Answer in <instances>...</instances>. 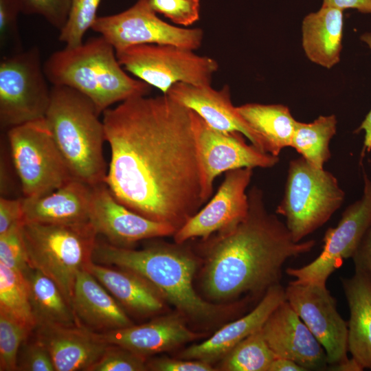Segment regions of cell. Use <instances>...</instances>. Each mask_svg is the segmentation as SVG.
I'll list each match as a JSON object with an SVG mask.
<instances>
[{"mask_svg": "<svg viewBox=\"0 0 371 371\" xmlns=\"http://www.w3.org/2000/svg\"><path fill=\"white\" fill-rule=\"evenodd\" d=\"M92 187L89 222L113 245L132 248L145 239L173 236L172 225L146 218L120 203L105 183Z\"/></svg>", "mask_w": 371, "mask_h": 371, "instance_id": "cell-16", "label": "cell"}, {"mask_svg": "<svg viewBox=\"0 0 371 371\" xmlns=\"http://www.w3.org/2000/svg\"><path fill=\"white\" fill-rule=\"evenodd\" d=\"M335 115H320L313 122L297 121L291 146L312 166L324 168L330 158L329 144L337 131Z\"/></svg>", "mask_w": 371, "mask_h": 371, "instance_id": "cell-29", "label": "cell"}, {"mask_svg": "<svg viewBox=\"0 0 371 371\" xmlns=\"http://www.w3.org/2000/svg\"><path fill=\"white\" fill-rule=\"evenodd\" d=\"M284 289L286 300L324 348L328 364L337 370L357 371L348 357V322L326 285L291 281Z\"/></svg>", "mask_w": 371, "mask_h": 371, "instance_id": "cell-12", "label": "cell"}, {"mask_svg": "<svg viewBox=\"0 0 371 371\" xmlns=\"http://www.w3.org/2000/svg\"><path fill=\"white\" fill-rule=\"evenodd\" d=\"M148 370L152 371H213L210 363L196 360L174 359L168 357H156L146 361Z\"/></svg>", "mask_w": 371, "mask_h": 371, "instance_id": "cell-40", "label": "cell"}, {"mask_svg": "<svg viewBox=\"0 0 371 371\" xmlns=\"http://www.w3.org/2000/svg\"><path fill=\"white\" fill-rule=\"evenodd\" d=\"M344 198V191L330 172L315 168L301 157L289 163L284 196L276 212L286 218L293 240L300 242L324 225Z\"/></svg>", "mask_w": 371, "mask_h": 371, "instance_id": "cell-7", "label": "cell"}, {"mask_svg": "<svg viewBox=\"0 0 371 371\" xmlns=\"http://www.w3.org/2000/svg\"><path fill=\"white\" fill-rule=\"evenodd\" d=\"M101 0H71L67 20L60 30L59 41L74 47L83 43V36L97 19Z\"/></svg>", "mask_w": 371, "mask_h": 371, "instance_id": "cell-32", "label": "cell"}, {"mask_svg": "<svg viewBox=\"0 0 371 371\" xmlns=\"http://www.w3.org/2000/svg\"><path fill=\"white\" fill-rule=\"evenodd\" d=\"M249 126L262 139L268 153L278 157L291 146L297 121L282 104L247 103L236 106Z\"/></svg>", "mask_w": 371, "mask_h": 371, "instance_id": "cell-28", "label": "cell"}, {"mask_svg": "<svg viewBox=\"0 0 371 371\" xmlns=\"http://www.w3.org/2000/svg\"><path fill=\"white\" fill-rule=\"evenodd\" d=\"M253 169L241 168L226 172L223 181L211 200L172 236L175 243L182 244L194 238L206 239L244 219L249 210L246 190L253 176Z\"/></svg>", "mask_w": 371, "mask_h": 371, "instance_id": "cell-15", "label": "cell"}, {"mask_svg": "<svg viewBox=\"0 0 371 371\" xmlns=\"http://www.w3.org/2000/svg\"><path fill=\"white\" fill-rule=\"evenodd\" d=\"M32 330L0 311V370H17V357L22 344Z\"/></svg>", "mask_w": 371, "mask_h": 371, "instance_id": "cell-33", "label": "cell"}, {"mask_svg": "<svg viewBox=\"0 0 371 371\" xmlns=\"http://www.w3.org/2000/svg\"><path fill=\"white\" fill-rule=\"evenodd\" d=\"M189 1H191L192 2H195V3H200V0H189Z\"/></svg>", "mask_w": 371, "mask_h": 371, "instance_id": "cell-46", "label": "cell"}, {"mask_svg": "<svg viewBox=\"0 0 371 371\" xmlns=\"http://www.w3.org/2000/svg\"><path fill=\"white\" fill-rule=\"evenodd\" d=\"M355 273L371 284V225L363 236L352 257Z\"/></svg>", "mask_w": 371, "mask_h": 371, "instance_id": "cell-41", "label": "cell"}, {"mask_svg": "<svg viewBox=\"0 0 371 371\" xmlns=\"http://www.w3.org/2000/svg\"><path fill=\"white\" fill-rule=\"evenodd\" d=\"M98 333L107 344L122 346L145 359L172 350L204 335L189 328L186 319L179 313L143 324Z\"/></svg>", "mask_w": 371, "mask_h": 371, "instance_id": "cell-19", "label": "cell"}, {"mask_svg": "<svg viewBox=\"0 0 371 371\" xmlns=\"http://www.w3.org/2000/svg\"><path fill=\"white\" fill-rule=\"evenodd\" d=\"M23 221L22 198H0V234Z\"/></svg>", "mask_w": 371, "mask_h": 371, "instance_id": "cell-42", "label": "cell"}, {"mask_svg": "<svg viewBox=\"0 0 371 371\" xmlns=\"http://www.w3.org/2000/svg\"><path fill=\"white\" fill-rule=\"evenodd\" d=\"M21 223L0 234V263L24 274L30 266L21 234Z\"/></svg>", "mask_w": 371, "mask_h": 371, "instance_id": "cell-35", "label": "cell"}, {"mask_svg": "<svg viewBox=\"0 0 371 371\" xmlns=\"http://www.w3.org/2000/svg\"><path fill=\"white\" fill-rule=\"evenodd\" d=\"M92 261L142 276L186 321L212 324L232 308L206 301L197 294L193 280L199 261L184 243H159L134 249L97 241Z\"/></svg>", "mask_w": 371, "mask_h": 371, "instance_id": "cell-3", "label": "cell"}, {"mask_svg": "<svg viewBox=\"0 0 371 371\" xmlns=\"http://www.w3.org/2000/svg\"><path fill=\"white\" fill-rule=\"evenodd\" d=\"M166 94L195 112L212 128L223 132H240L251 144L262 152L267 153L262 139L232 104L228 85L215 89L211 85L199 86L179 82L174 85Z\"/></svg>", "mask_w": 371, "mask_h": 371, "instance_id": "cell-18", "label": "cell"}, {"mask_svg": "<svg viewBox=\"0 0 371 371\" xmlns=\"http://www.w3.org/2000/svg\"><path fill=\"white\" fill-rule=\"evenodd\" d=\"M35 336L50 354L56 371H88L109 346L82 325L36 327Z\"/></svg>", "mask_w": 371, "mask_h": 371, "instance_id": "cell-20", "label": "cell"}, {"mask_svg": "<svg viewBox=\"0 0 371 371\" xmlns=\"http://www.w3.org/2000/svg\"><path fill=\"white\" fill-rule=\"evenodd\" d=\"M269 371H306V370L291 359L276 357Z\"/></svg>", "mask_w": 371, "mask_h": 371, "instance_id": "cell-45", "label": "cell"}, {"mask_svg": "<svg viewBox=\"0 0 371 371\" xmlns=\"http://www.w3.org/2000/svg\"><path fill=\"white\" fill-rule=\"evenodd\" d=\"M92 187L72 179L53 192L35 198L22 197L23 221L60 225L89 222Z\"/></svg>", "mask_w": 371, "mask_h": 371, "instance_id": "cell-22", "label": "cell"}, {"mask_svg": "<svg viewBox=\"0 0 371 371\" xmlns=\"http://www.w3.org/2000/svg\"><path fill=\"white\" fill-rule=\"evenodd\" d=\"M88 270L128 311L147 317L164 311L166 300L148 280L122 268L90 262Z\"/></svg>", "mask_w": 371, "mask_h": 371, "instance_id": "cell-24", "label": "cell"}, {"mask_svg": "<svg viewBox=\"0 0 371 371\" xmlns=\"http://www.w3.org/2000/svg\"><path fill=\"white\" fill-rule=\"evenodd\" d=\"M115 52L126 71L163 94L179 82L211 85L212 76L219 68L211 57L172 45H137Z\"/></svg>", "mask_w": 371, "mask_h": 371, "instance_id": "cell-9", "label": "cell"}, {"mask_svg": "<svg viewBox=\"0 0 371 371\" xmlns=\"http://www.w3.org/2000/svg\"><path fill=\"white\" fill-rule=\"evenodd\" d=\"M94 103L66 86H52L45 116L72 177L91 186L104 183V126Z\"/></svg>", "mask_w": 371, "mask_h": 371, "instance_id": "cell-5", "label": "cell"}, {"mask_svg": "<svg viewBox=\"0 0 371 371\" xmlns=\"http://www.w3.org/2000/svg\"><path fill=\"white\" fill-rule=\"evenodd\" d=\"M363 191L360 199L344 210L335 227L325 232L320 254L300 268H287L286 273L298 284L326 285L328 278L344 260L352 257L371 225V179L363 172Z\"/></svg>", "mask_w": 371, "mask_h": 371, "instance_id": "cell-13", "label": "cell"}, {"mask_svg": "<svg viewBox=\"0 0 371 371\" xmlns=\"http://www.w3.org/2000/svg\"><path fill=\"white\" fill-rule=\"evenodd\" d=\"M36 327L80 325L56 283L39 270L30 267L24 273Z\"/></svg>", "mask_w": 371, "mask_h": 371, "instance_id": "cell-27", "label": "cell"}, {"mask_svg": "<svg viewBox=\"0 0 371 371\" xmlns=\"http://www.w3.org/2000/svg\"><path fill=\"white\" fill-rule=\"evenodd\" d=\"M111 160L104 183L122 205L179 229L209 195L196 113L167 94L138 95L102 113Z\"/></svg>", "mask_w": 371, "mask_h": 371, "instance_id": "cell-1", "label": "cell"}, {"mask_svg": "<svg viewBox=\"0 0 371 371\" xmlns=\"http://www.w3.org/2000/svg\"><path fill=\"white\" fill-rule=\"evenodd\" d=\"M71 306L79 324L104 333L133 324L122 306L86 269L76 279Z\"/></svg>", "mask_w": 371, "mask_h": 371, "instance_id": "cell-23", "label": "cell"}, {"mask_svg": "<svg viewBox=\"0 0 371 371\" xmlns=\"http://www.w3.org/2000/svg\"><path fill=\"white\" fill-rule=\"evenodd\" d=\"M0 311L34 330L36 324L24 274L0 263Z\"/></svg>", "mask_w": 371, "mask_h": 371, "instance_id": "cell-31", "label": "cell"}, {"mask_svg": "<svg viewBox=\"0 0 371 371\" xmlns=\"http://www.w3.org/2000/svg\"><path fill=\"white\" fill-rule=\"evenodd\" d=\"M91 30L115 51L142 44L172 45L195 51L203 40L201 28L181 27L159 18L149 0H137L122 12L98 16Z\"/></svg>", "mask_w": 371, "mask_h": 371, "instance_id": "cell-11", "label": "cell"}, {"mask_svg": "<svg viewBox=\"0 0 371 371\" xmlns=\"http://www.w3.org/2000/svg\"><path fill=\"white\" fill-rule=\"evenodd\" d=\"M22 12L20 0H0L1 48L13 44L16 52L21 51L17 18Z\"/></svg>", "mask_w": 371, "mask_h": 371, "instance_id": "cell-39", "label": "cell"}, {"mask_svg": "<svg viewBox=\"0 0 371 371\" xmlns=\"http://www.w3.org/2000/svg\"><path fill=\"white\" fill-rule=\"evenodd\" d=\"M341 284L350 311L348 352L361 370L371 369V284L357 273Z\"/></svg>", "mask_w": 371, "mask_h": 371, "instance_id": "cell-26", "label": "cell"}, {"mask_svg": "<svg viewBox=\"0 0 371 371\" xmlns=\"http://www.w3.org/2000/svg\"><path fill=\"white\" fill-rule=\"evenodd\" d=\"M37 47L4 56L0 62V125L12 127L44 118L51 88Z\"/></svg>", "mask_w": 371, "mask_h": 371, "instance_id": "cell-10", "label": "cell"}, {"mask_svg": "<svg viewBox=\"0 0 371 371\" xmlns=\"http://www.w3.org/2000/svg\"><path fill=\"white\" fill-rule=\"evenodd\" d=\"M261 329L276 357L291 359L306 370L327 367L324 348L286 300L276 308Z\"/></svg>", "mask_w": 371, "mask_h": 371, "instance_id": "cell-17", "label": "cell"}, {"mask_svg": "<svg viewBox=\"0 0 371 371\" xmlns=\"http://www.w3.org/2000/svg\"><path fill=\"white\" fill-rule=\"evenodd\" d=\"M146 360L120 346L109 344L88 371H144Z\"/></svg>", "mask_w": 371, "mask_h": 371, "instance_id": "cell-34", "label": "cell"}, {"mask_svg": "<svg viewBox=\"0 0 371 371\" xmlns=\"http://www.w3.org/2000/svg\"><path fill=\"white\" fill-rule=\"evenodd\" d=\"M276 357L260 328L236 344L221 360L218 370L269 371Z\"/></svg>", "mask_w": 371, "mask_h": 371, "instance_id": "cell-30", "label": "cell"}, {"mask_svg": "<svg viewBox=\"0 0 371 371\" xmlns=\"http://www.w3.org/2000/svg\"><path fill=\"white\" fill-rule=\"evenodd\" d=\"M152 8L177 25L189 26L199 19L200 3L189 0H149Z\"/></svg>", "mask_w": 371, "mask_h": 371, "instance_id": "cell-37", "label": "cell"}, {"mask_svg": "<svg viewBox=\"0 0 371 371\" xmlns=\"http://www.w3.org/2000/svg\"><path fill=\"white\" fill-rule=\"evenodd\" d=\"M71 0H20L22 12L43 17L51 25L60 30L65 25Z\"/></svg>", "mask_w": 371, "mask_h": 371, "instance_id": "cell-36", "label": "cell"}, {"mask_svg": "<svg viewBox=\"0 0 371 371\" xmlns=\"http://www.w3.org/2000/svg\"><path fill=\"white\" fill-rule=\"evenodd\" d=\"M249 210L236 225L202 240L201 286L216 302L243 295H262L280 284L282 268L291 258L308 253L315 240L295 242L285 223L266 208L263 192H248Z\"/></svg>", "mask_w": 371, "mask_h": 371, "instance_id": "cell-2", "label": "cell"}, {"mask_svg": "<svg viewBox=\"0 0 371 371\" xmlns=\"http://www.w3.org/2000/svg\"><path fill=\"white\" fill-rule=\"evenodd\" d=\"M52 86L71 87L88 97L101 114L116 102L147 95L151 87L131 77L113 47L102 36L52 53L43 64Z\"/></svg>", "mask_w": 371, "mask_h": 371, "instance_id": "cell-4", "label": "cell"}, {"mask_svg": "<svg viewBox=\"0 0 371 371\" xmlns=\"http://www.w3.org/2000/svg\"><path fill=\"white\" fill-rule=\"evenodd\" d=\"M21 234L30 266L54 280L71 305L76 276L92 261L97 242L91 224L22 221Z\"/></svg>", "mask_w": 371, "mask_h": 371, "instance_id": "cell-6", "label": "cell"}, {"mask_svg": "<svg viewBox=\"0 0 371 371\" xmlns=\"http://www.w3.org/2000/svg\"><path fill=\"white\" fill-rule=\"evenodd\" d=\"M286 300L280 284L270 287L249 313L223 326L207 340L185 348L179 357L212 363L221 361L236 344L261 328L276 308Z\"/></svg>", "mask_w": 371, "mask_h": 371, "instance_id": "cell-21", "label": "cell"}, {"mask_svg": "<svg viewBox=\"0 0 371 371\" xmlns=\"http://www.w3.org/2000/svg\"><path fill=\"white\" fill-rule=\"evenodd\" d=\"M23 197L49 194L74 179L44 118L7 131Z\"/></svg>", "mask_w": 371, "mask_h": 371, "instance_id": "cell-8", "label": "cell"}, {"mask_svg": "<svg viewBox=\"0 0 371 371\" xmlns=\"http://www.w3.org/2000/svg\"><path fill=\"white\" fill-rule=\"evenodd\" d=\"M22 344L17 357V370L56 371L49 352L35 336Z\"/></svg>", "mask_w": 371, "mask_h": 371, "instance_id": "cell-38", "label": "cell"}, {"mask_svg": "<svg viewBox=\"0 0 371 371\" xmlns=\"http://www.w3.org/2000/svg\"><path fill=\"white\" fill-rule=\"evenodd\" d=\"M343 36V10L322 6L306 15L302 23V43L307 58L330 69L340 60Z\"/></svg>", "mask_w": 371, "mask_h": 371, "instance_id": "cell-25", "label": "cell"}, {"mask_svg": "<svg viewBox=\"0 0 371 371\" xmlns=\"http://www.w3.org/2000/svg\"><path fill=\"white\" fill-rule=\"evenodd\" d=\"M195 132L199 157L210 197L214 181L221 173L241 168H271L279 161V157L247 144L241 133L216 130L197 114Z\"/></svg>", "mask_w": 371, "mask_h": 371, "instance_id": "cell-14", "label": "cell"}, {"mask_svg": "<svg viewBox=\"0 0 371 371\" xmlns=\"http://www.w3.org/2000/svg\"><path fill=\"white\" fill-rule=\"evenodd\" d=\"M361 39L366 43L371 49V32H367L361 36ZM364 131V143L363 150L368 152L371 151V110L366 115L364 120L362 122L359 127L356 130V132Z\"/></svg>", "mask_w": 371, "mask_h": 371, "instance_id": "cell-44", "label": "cell"}, {"mask_svg": "<svg viewBox=\"0 0 371 371\" xmlns=\"http://www.w3.org/2000/svg\"><path fill=\"white\" fill-rule=\"evenodd\" d=\"M322 6L333 7L341 10L356 9L362 13L371 14V0H323Z\"/></svg>", "mask_w": 371, "mask_h": 371, "instance_id": "cell-43", "label": "cell"}]
</instances>
